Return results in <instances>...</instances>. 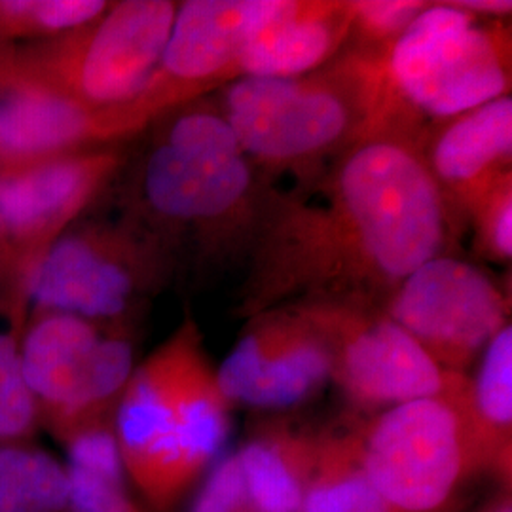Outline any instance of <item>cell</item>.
Returning <instances> with one entry per match:
<instances>
[{
    "label": "cell",
    "mask_w": 512,
    "mask_h": 512,
    "mask_svg": "<svg viewBox=\"0 0 512 512\" xmlns=\"http://www.w3.org/2000/svg\"><path fill=\"white\" fill-rule=\"evenodd\" d=\"M459 219L401 137H378L294 181L272 184L239 315L304 302L385 300L421 264L450 255Z\"/></svg>",
    "instance_id": "6da1fadb"
},
{
    "label": "cell",
    "mask_w": 512,
    "mask_h": 512,
    "mask_svg": "<svg viewBox=\"0 0 512 512\" xmlns=\"http://www.w3.org/2000/svg\"><path fill=\"white\" fill-rule=\"evenodd\" d=\"M129 171L124 215L177 270L247 262L272 183L247 158L211 95L148 126Z\"/></svg>",
    "instance_id": "7a4b0ae2"
},
{
    "label": "cell",
    "mask_w": 512,
    "mask_h": 512,
    "mask_svg": "<svg viewBox=\"0 0 512 512\" xmlns=\"http://www.w3.org/2000/svg\"><path fill=\"white\" fill-rule=\"evenodd\" d=\"M380 55L346 48L313 73L238 78L211 97L266 181H298L349 148L395 137Z\"/></svg>",
    "instance_id": "3957f363"
},
{
    "label": "cell",
    "mask_w": 512,
    "mask_h": 512,
    "mask_svg": "<svg viewBox=\"0 0 512 512\" xmlns=\"http://www.w3.org/2000/svg\"><path fill=\"white\" fill-rule=\"evenodd\" d=\"M232 429V404L192 317L133 368L114 414L128 480L156 512L220 458Z\"/></svg>",
    "instance_id": "277c9868"
},
{
    "label": "cell",
    "mask_w": 512,
    "mask_h": 512,
    "mask_svg": "<svg viewBox=\"0 0 512 512\" xmlns=\"http://www.w3.org/2000/svg\"><path fill=\"white\" fill-rule=\"evenodd\" d=\"M380 63L391 131L418 145L442 122L511 95V23L431 2Z\"/></svg>",
    "instance_id": "5b68a950"
},
{
    "label": "cell",
    "mask_w": 512,
    "mask_h": 512,
    "mask_svg": "<svg viewBox=\"0 0 512 512\" xmlns=\"http://www.w3.org/2000/svg\"><path fill=\"white\" fill-rule=\"evenodd\" d=\"M467 395L469 384L357 420L366 475L393 511H452L486 475Z\"/></svg>",
    "instance_id": "8992f818"
},
{
    "label": "cell",
    "mask_w": 512,
    "mask_h": 512,
    "mask_svg": "<svg viewBox=\"0 0 512 512\" xmlns=\"http://www.w3.org/2000/svg\"><path fill=\"white\" fill-rule=\"evenodd\" d=\"M175 272L164 249L126 217L78 220L38 258L21 291L29 313L61 311L131 327L135 313Z\"/></svg>",
    "instance_id": "52a82bcc"
},
{
    "label": "cell",
    "mask_w": 512,
    "mask_h": 512,
    "mask_svg": "<svg viewBox=\"0 0 512 512\" xmlns=\"http://www.w3.org/2000/svg\"><path fill=\"white\" fill-rule=\"evenodd\" d=\"M21 363L40 412L55 439L114 421L133 374L135 349L129 327H109L61 311L27 315Z\"/></svg>",
    "instance_id": "ba28073f"
},
{
    "label": "cell",
    "mask_w": 512,
    "mask_h": 512,
    "mask_svg": "<svg viewBox=\"0 0 512 512\" xmlns=\"http://www.w3.org/2000/svg\"><path fill=\"white\" fill-rule=\"evenodd\" d=\"M179 2L120 0L73 31L14 48L57 90L92 110L128 105L145 88Z\"/></svg>",
    "instance_id": "9c48e42d"
},
{
    "label": "cell",
    "mask_w": 512,
    "mask_h": 512,
    "mask_svg": "<svg viewBox=\"0 0 512 512\" xmlns=\"http://www.w3.org/2000/svg\"><path fill=\"white\" fill-rule=\"evenodd\" d=\"M294 306L308 317L327 346L330 382L357 410L376 414L469 384V374L448 372L437 365L384 308L355 302Z\"/></svg>",
    "instance_id": "30bf717a"
},
{
    "label": "cell",
    "mask_w": 512,
    "mask_h": 512,
    "mask_svg": "<svg viewBox=\"0 0 512 512\" xmlns=\"http://www.w3.org/2000/svg\"><path fill=\"white\" fill-rule=\"evenodd\" d=\"M277 4L279 0L179 2L164 52L145 88L128 105L110 109L124 143L167 112L238 80L241 55Z\"/></svg>",
    "instance_id": "8fae6325"
},
{
    "label": "cell",
    "mask_w": 512,
    "mask_h": 512,
    "mask_svg": "<svg viewBox=\"0 0 512 512\" xmlns=\"http://www.w3.org/2000/svg\"><path fill=\"white\" fill-rule=\"evenodd\" d=\"M384 311L437 365L467 374L511 325V294L475 264L439 255L404 279Z\"/></svg>",
    "instance_id": "7c38bea8"
},
{
    "label": "cell",
    "mask_w": 512,
    "mask_h": 512,
    "mask_svg": "<svg viewBox=\"0 0 512 512\" xmlns=\"http://www.w3.org/2000/svg\"><path fill=\"white\" fill-rule=\"evenodd\" d=\"M126 167L120 145L0 165V255L23 285L38 258L82 219Z\"/></svg>",
    "instance_id": "4fadbf2b"
},
{
    "label": "cell",
    "mask_w": 512,
    "mask_h": 512,
    "mask_svg": "<svg viewBox=\"0 0 512 512\" xmlns=\"http://www.w3.org/2000/svg\"><path fill=\"white\" fill-rule=\"evenodd\" d=\"M217 380L232 406L291 408L330 382L329 351L298 306H279L247 317Z\"/></svg>",
    "instance_id": "5bb4252c"
},
{
    "label": "cell",
    "mask_w": 512,
    "mask_h": 512,
    "mask_svg": "<svg viewBox=\"0 0 512 512\" xmlns=\"http://www.w3.org/2000/svg\"><path fill=\"white\" fill-rule=\"evenodd\" d=\"M120 145L109 110L57 90L14 50H0V165Z\"/></svg>",
    "instance_id": "9a60e30c"
},
{
    "label": "cell",
    "mask_w": 512,
    "mask_h": 512,
    "mask_svg": "<svg viewBox=\"0 0 512 512\" xmlns=\"http://www.w3.org/2000/svg\"><path fill=\"white\" fill-rule=\"evenodd\" d=\"M416 147L442 196L467 220L473 205L512 173L511 95L429 129Z\"/></svg>",
    "instance_id": "2e32d148"
},
{
    "label": "cell",
    "mask_w": 512,
    "mask_h": 512,
    "mask_svg": "<svg viewBox=\"0 0 512 512\" xmlns=\"http://www.w3.org/2000/svg\"><path fill=\"white\" fill-rule=\"evenodd\" d=\"M349 27V0H279L241 55L238 78L313 73L346 50Z\"/></svg>",
    "instance_id": "e0dca14e"
},
{
    "label": "cell",
    "mask_w": 512,
    "mask_h": 512,
    "mask_svg": "<svg viewBox=\"0 0 512 512\" xmlns=\"http://www.w3.org/2000/svg\"><path fill=\"white\" fill-rule=\"evenodd\" d=\"M321 429L268 421L239 446L241 475L255 512H298L319 454Z\"/></svg>",
    "instance_id": "ac0fdd59"
},
{
    "label": "cell",
    "mask_w": 512,
    "mask_h": 512,
    "mask_svg": "<svg viewBox=\"0 0 512 512\" xmlns=\"http://www.w3.org/2000/svg\"><path fill=\"white\" fill-rule=\"evenodd\" d=\"M469 412L486 458V475L511 490L512 480V325L501 330L469 376Z\"/></svg>",
    "instance_id": "d6986e66"
},
{
    "label": "cell",
    "mask_w": 512,
    "mask_h": 512,
    "mask_svg": "<svg viewBox=\"0 0 512 512\" xmlns=\"http://www.w3.org/2000/svg\"><path fill=\"white\" fill-rule=\"evenodd\" d=\"M298 512H395L366 475L357 421L321 429L315 469Z\"/></svg>",
    "instance_id": "ffe728a7"
},
{
    "label": "cell",
    "mask_w": 512,
    "mask_h": 512,
    "mask_svg": "<svg viewBox=\"0 0 512 512\" xmlns=\"http://www.w3.org/2000/svg\"><path fill=\"white\" fill-rule=\"evenodd\" d=\"M67 452V512H145L129 494L114 421L80 429L63 442Z\"/></svg>",
    "instance_id": "44dd1931"
},
{
    "label": "cell",
    "mask_w": 512,
    "mask_h": 512,
    "mask_svg": "<svg viewBox=\"0 0 512 512\" xmlns=\"http://www.w3.org/2000/svg\"><path fill=\"white\" fill-rule=\"evenodd\" d=\"M65 461L29 442L0 444V512H67Z\"/></svg>",
    "instance_id": "7402d4cb"
},
{
    "label": "cell",
    "mask_w": 512,
    "mask_h": 512,
    "mask_svg": "<svg viewBox=\"0 0 512 512\" xmlns=\"http://www.w3.org/2000/svg\"><path fill=\"white\" fill-rule=\"evenodd\" d=\"M8 313L10 325L0 329V444L29 442L42 427L21 363V334L29 315L27 300L10 294Z\"/></svg>",
    "instance_id": "603a6c76"
},
{
    "label": "cell",
    "mask_w": 512,
    "mask_h": 512,
    "mask_svg": "<svg viewBox=\"0 0 512 512\" xmlns=\"http://www.w3.org/2000/svg\"><path fill=\"white\" fill-rule=\"evenodd\" d=\"M105 0H0V50L65 35L107 10Z\"/></svg>",
    "instance_id": "cb8c5ba5"
},
{
    "label": "cell",
    "mask_w": 512,
    "mask_h": 512,
    "mask_svg": "<svg viewBox=\"0 0 512 512\" xmlns=\"http://www.w3.org/2000/svg\"><path fill=\"white\" fill-rule=\"evenodd\" d=\"M431 2L427 0H349L348 46L366 54H384Z\"/></svg>",
    "instance_id": "d4e9b609"
},
{
    "label": "cell",
    "mask_w": 512,
    "mask_h": 512,
    "mask_svg": "<svg viewBox=\"0 0 512 512\" xmlns=\"http://www.w3.org/2000/svg\"><path fill=\"white\" fill-rule=\"evenodd\" d=\"M467 220L473 222L478 256L499 266H511L512 173L503 175L473 205Z\"/></svg>",
    "instance_id": "484cf974"
},
{
    "label": "cell",
    "mask_w": 512,
    "mask_h": 512,
    "mask_svg": "<svg viewBox=\"0 0 512 512\" xmlns=\"http://www.w3.org/2000/svg\"><path fill=\"white\" fill-rule=\"evenodd\" d=\"M190 512H255L249 501L236 452L211 469Z\"/></svg>",
    "instance_id": "4316f807"
},
{
    "label": "cell",
    "mask_w": 512,
    "mask_h": 512,
    "mask_svg": "<svg viewBox=\"0 0 512 512\" xmlns=\"http://www.w3.org/2000/svg\"><path fill=\"white\" fill-rule=\"evenodd\" d=\"M454 4L478 18L505 19L512 14L509 0H454Z\"/></svg>",
    "instance_id": "83f0119b"
},
{
    "label": "cell",
    "mask_w": 512,
    "mask_h": 512,
    "mask_svg": "<svg viewBox=\"0 0 512 512\" xmlns=\"http://www.w3.org/2000/svg\"><path fill=\"white\" fill-rule=\"evenodd\" d=\"M480 512H512L511 490L501 488V492L492 501H488Z\"/></svg>",
    "instance_id": "f1b7e54d"
},
{
    "label": "cell",
    "mask_w": 512,
    "mask_h": 512,
    "mask_svg": "<svg viewBox=\"0 0 512 512\" xmlns=\"http://www.w3.org/2000/svg\"><path fill=\"white\" fill-rule=\"evenodd\" d=\"M2 287H8V293H10V289H12V272H10L8 264H6V260L0 255V289Z\"/></svg>",
    "instance_id": "f546056e"
}]
</instances>
